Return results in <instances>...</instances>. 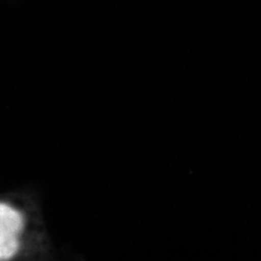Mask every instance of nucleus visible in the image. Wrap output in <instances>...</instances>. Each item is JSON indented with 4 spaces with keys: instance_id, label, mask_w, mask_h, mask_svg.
I'll use <instances>...</instances> for the list:
<instances>
[{
    "instance_id": "nucleus-1",
    "label": "nucleus",
    "mask_w": 261,
    "mask_h": 261,
    "mask_svg": "<svg viewBox=\"0 0 261 261\" xmlns=\"http://www.w3.org/2000/svg\"><path fill=\"white\" fill-rule=\"evenodd\" d=\"M21 228V215L12 207L0 203V260L9 259L18 252V235Z\"/></svg>"
}]
</instances>
